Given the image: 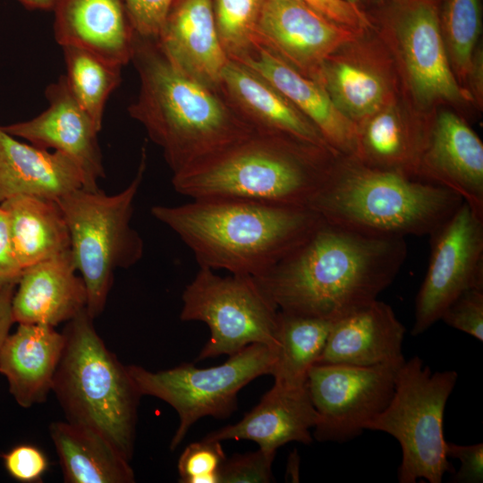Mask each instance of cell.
<instances>
[{"label": "cell", "mask_w": 483, "mask_h": 483, "mask_svg": "<svg viewBox=\"0 0 483 483\" xmlns=\"http://www.w3.org/2000/svg\"><path fill=\"white\" fill-rule=\"evenodd\" d=\"M407 255L405 238L368 235L322 220L254 278L278 309L335 321L377 300Z\"/></svg>", "instance_id": "6da1fadb"}, {"label": "cell", "mask_w": 483, "mask_h": 483, "mask_svg": "<svg viewBox=\"0 0 483 483\" xmlns=\"http://www.w3.org/2000/svg\"><path fill=\"white\" fill-rule=\"evenodd\" d=\"M151 215L174 231L199 267L258 277L322 222L308 207L205 198L153 206Z\"/></svg>", "instance_id": "7a4b0ae2"}, {"label": "cell", "mask_w": 483, "mask_h": 483, "mask_svg": "<svg viewBox=\"0 0 483 483\" xmlns=\"http://www.w3.org/2000/svg\"><path fill=\"white\" fill-rule=\"evenodd\" d=\"M131 61L140 89L129 114L161 148L173 174L255 131L217 90L173 65L155 38L135 33Z\"/></svg>", "instance_id": "3957f363"}, {"label": "cell", "mask_w": 483, "mask_h": 483, "mask_svg": "<svg viewBox=\"0 0 483 483\" xmlns=\"http://www.w3.org/2000/svg\"><path fill=\"white\" fill-rule=\"evenodd\" d=\"M339 154L298 139L253 131L174 174L176 192L308 207Z\"/></svg>", "instance_id": "277c9868"}, {"label": "cell", "mask_w": 483, "mask_h": 483, "mask_svg": "<svg viewBox=\"0 0 483 483\" xmlns=\"http://www.w3.org/2000/svg\"><path fill=\"white\" fill-rule=\"evenodd\" d=\"M463 202L455 192L338 155L308 205L332 225L380 237L429 235Z\"/></svg>", "instance_id": "5b68a950"}, {"label": "cell", "mask_w": 483, "mask_h": 483, "mask_svg": "<svg viewBox=\"0 0 483 483\" xmlns=\"http://www.w3.org/2000/svg\"><path fill=\"white\" fill-rule=\"evenodd\" d=\"M93 320L85 309L67 321L52 391L67 421L96 431L131 461L141 394Z\"/></svg>", "instance_id": "8992f818"}, {"label": "cell", "mask_w": 483, "mask_h": 483, "mask_svg": "<svg viewBox=\"0 0 483 483\" xmlns=\"http://www.w3.org/2000/svg\"><path fill=\"white\" fill-rule=\"evenodd\" d=\"M146 166L143 147L137 173L122 191L107 195L99 189L80 188L56 199L69 229L75 267L86 285V309L93 319L106 307L114 271L132 267L143 256V240L131 219Z\"/></svg>", "instance_id": "52a82bcc"}, {"label": "cell", "mask_w": 483, "mask_h": 483, "mask_svg": "<svg viewBox=\"0 0 483 483\" xmlns=\"http://www.w3.org/2000/svg\"><path fill=\"white\" fill-rule=\"evenodd\" d=\"M457 379L455 370L431 372L413 356L400 367L386 407L367 424L366 429L385 432L398 441L400 483H440L446 472H454L445 451L444 414Z\"/></svg>", "instance_id": "ba28073f"}, {"label": "cell", "mask_w": 483, "mask_h": 483, "mask_svg": "<svg viewBox=\"0 0 483 483\" xmlns=\"http://www.w3.org/2000/svg\"><path fill=\"white\" fill-rule=\"evenodd\" d=\"M275 361L272 348L252 343L216 367L199 369L182 363L156 372L137 365L127 369L141 396L157 397L178 413L179 426L170 443L174 451L198 419L230 416L236 409L240 390L260 376L271 375Z\"/></svg>", "instance_id": "9c48e42d"}, {"label": "cell", "mask_w": 483, "mask_h": 483, "mask_svg": "<svg viewBox=\"0 0 483 483\" xmlns=\"http://www.w3.org/2000/svg\"><path fill=\"white\" fill-rule=\"evenodd\" d=\"M182 321L208 325L210 338L197 360L228 356L252 343L277 347L278 309L248 275H217L199 267L182 295Z\"/></svg>", "instance_id": "30bf717a"}, {"label": "cell", "mask_w": 483, "mask_h": 483, "mask_svg": "<svg viewBox=\"0 0 483 483\" xmlns=\"http://www.w3.org/2000/svg\"><path fill=\"white\" fill-rule=\"evenodd\" d=\"M404 361L368 367L314 364L306 382L318 413L314 437L343 443L359 436L388 404Z\"/></svg>", "instance_id": "8fae6325"}, {"label": "cell", "mask_w": 483, "mask_h": 483, "mask_svg": "<svg viewBox=\"0 0 483 483\" xmlns=\"http://www.w3.org/2000/svg\"><path fill=\"white\" fill-rule=\"evenodd\" d=\"M430 236V257L415 299L411 335L427 331L461 293L483 288V219L464 201Z\"/></svg>", "instance_id": "7c38bea8"}, {"label": "cell", "mask_w": 483, "mask_h": 483, "mask_svg": "<svg viewBox=\"0 0 483 483\" xmlns=\"http://www.w3.org/2000/svg\"><path fill=\"white\" fill-rule=\"evenodd\" d=\"M359 30L299 0H265L256 38L303 75L317 80L324 62L353 42Z\"/></svg>", "instance_id": "4fadbf2b"}, {"label": "cell", "mask_w": 483, "mask_h": 483, "mask_svg": "<svg viewBox=\"0 0 483 483\" xmlns=\"http://www.w3.org/2000/svg\"><path fill=\"white\" fill-rule=\"evenodd\" d=\"M45 95L48 106L41 114L0 127L33 146L68 156L83 174V189L98 190V181L106 177L97 138L100 130L75 98L64 74L47 87Z\"/></svg>", "instance_id": "5bb4252c"}, {"label": "cell", "mask_w": 483, "mask_h": 483, "mask_svg": "<svg viewBox=\"0 0 483 483\" xmlns=\"http://www.w3.org/2000/svg\"><path fill=\"white\" fill-rule=\"evenodd\" d=\"M397 20V38L409 85L423 106L470 96L452 71L434 0H404Z\"/></svg>", "instance_id": "9a60e30c"}, {"label": "cell", "mask_w": 483, "mask_h": 483, "mask_svg": "<svg viewBox=\"0 0 483 483\" xmlns=\"http://www.w3.org/2000/svg\"><path fill=\"white\" fill-rule=\"evenodd\" d=\"M417 179L455 192L483 219V144L455 114L440 113L432 123Z\"/></svg>", "instance_id": "2e32d148"}, {"label": "cell", "mask_w": 483, "mask_h": 483, "mask_svg": "<svg viewBox=\"0 0 483 483\" xmlns=\"http://www.w3.org/2000/svg\"><path fill=\"white\" fill-rule=\"evenodd\" d=\"M233 61L247 66L281 92L318 128L333 150L354 156L358 125L339 112L319 82L301 73L256 36L251 49Z\"/></svg>", "instance_id": "e0dca14e"}, {"label": "cell", "mask_w": 483, "mask_h": 483, "mask_svg": "<svg viewBox=\"0 0 483 483\" xmlns=\"http://www.w3.org/2000/svg\"><path fill=\"white\" fill-rule=\"evenodd\" d=\"M155 39L173 65L217 90L230 59L218 38L213 0H174Z\"/></svg>", "instance_id": "ac0fdd59"}, {"label": "cell", "mask_w": 483, "mask_h": 483, "mask_svg": "<svg viewBox=\"0 0 483 483\" xmlns=\"http://www.w3.org/2000/svg\"><path fill=\"white\" fill-rule=\"evenodd\" d=\"M217 91L255 131L286 135L333 150L318 128L295 106L242 64L229 60Z\"/></svg>", "instance_id": "d6986e66"}, {"label": "cell", "mask_w": 483, "mask_h": 483, "mask_svg": "<svg viewBox=\"0 0 483 483\" xmlns=\"http://www.w3.org/2000/svg\"><path fill=\"white\" fill-rule=\"evenodd\" d=\"M54 35L62 47H75L123 66L131 61L135 31L123 0H55Z\"/></svg>", "instance_id": "ffe728a7"}, {"label": "cell", "mask_w": 483, "mask_h": 483, "mask_svg": "<svg viewBox=\"0 0 483 483\" xmlns=\"http://www.w3.org/2000/svg\"><path fill=\"white\" fill-rule=\"evenodd\" d=\"M404 334L392 307L377 299L334 321L315 364L368 367L403 361Z\"/></svg>", "instance_id": "44dd1931"}, {"label": "cell", "mask_w": 483, "mask_h": 483, "mask_svg": "<svg viewBox=\"0 0 483 483\" xmlns=\"http://www.w3.org/2000/svg\"><path fill=\"white\" fill-rule=\"evenodd\" d=\"M71 250L23 269L12 311L14 323L55 326L87 306V289L76 274Z\"/></svg>", "instance_id": "7402d4cb"}, {"label": "cell", "mask_w": 483, "mask_h": 483, "mask_svg": "<svg viewBox=\"0 0 483 483\" xmlns=\"http://www.w3.org/2000/svg\"><path fill=\"white\" fill-rule=\"evenodd\" d=\"M318 413L307 386L288 387L274 384L260 402L237 423L221 428L204 438L223 441L247 439L256 442L267 453H275L290 442L309 445L310 429Z\"/></svg>", "instance_id": "603a6c76"}, {"label": "cell", "mask_w": 483, "mask_h": 483, "mask_svg": "<svg viewBox=\"0 0 483 483\" xmlns=\"http://www.w3.org/2000/svg\"><path fill=\"white\" fill-rule=\"evenodd\" d=\"M84 184L71 157L23 143L0 127V203L17 195L56 200Z\"/></svg>", "instance_id": "cb8c5ba5"}, {"label": "cell", "mask_w": 483, "mask_h": 483, "mask_svg": "<svg viewBox=\"0 0 483 483\" xmlns=\"http://www.w3.org/2000/svg\"><path fill=\"white\" fill-rule=\"evenodd\" d=\"M64 346V335L45 324H19L0 353V373L23 407L46 401Z\"/></svg>", "instance_id": "d4e9b609"}, {"label": "cell", "mask_w": 483, "mask_h": 483, "mask_svg": "<svg viewBox=\"0 0 483 483\" xmlns=\"http://www.w3.org/2000/svg\"><path fill=\"white\" fill-rule=\"evenodd\" d=\"M431 127L407 121L389 104L358 125L357 148L352 157L369 167L417 179Z\"/></svg>", "instance_id": "484cf974"}, {"label": "cell", "mask_w": 483, "mask_h": 483, "mask_svg": "<svg viewBox=\"0 0 483 483\" xmlns=\"http://www.w3.org/2000/svg\"><path fill=\"white\" fill-rule=\"evenodd\" d=\"M0 208L23 269L71 250L69 229L56 200L17 195L2 201Z\"/></svg>", "instance_id": "4316f807"}, {"label": "cell", "mask_w": 483, "mask_h": 483, "mask_svg": "<svg viewBox=\"0 0 483 483\" xmlns=\"http://www.w3.org/2000/svg\"><path fill=\"white\" fill-rule=\"evenodd\" d=\"M49 433L59 457L64 482L135 481L130 461L96 431L69 421H56L50 425Z\"/></svg>", "instance_id": "83f0119b"}, {"label": "cell", "mask_w": 483, "mask_h": 483, "mask_svg": "<svg viewBox=\"0 0 483 483\" xmlns=\"http://www.w3.org/2000/svg\"><path fill=\"white\" fill-rule=\"evenodd\" d=\"M317 81L339 112L357 125L391 104L388 83L377 69L336 53L324 62Z\"/></svg>", "instance_id": "f1b7e54d"}, {"label": "cell", "mask_w": 483, "mask_h": 483, "mask_svg": "<svg viewBox=\"0 0 483 483\" xmlns=\"http://www.w3.org/2000/svg\"><path fill=\"white\" fill-rule=\"evenodd\" d=\"M334 321L278 310L277 347L271 375L276 385L306 386L309 369L320 357Z\"/></svg>", "instance_id": "f546056e"}, {"label": "cell", "mask_w": 483, "mask_h": 483, "mask_svg": "<svg viewBox=\"0 0 483 483\" xmlns=\"http://www.w3.org/2000/svg\"><path fill=\"white\" fill-rule=\"evenodd\" d=\"M62 48L68 85L80 105L101 130L106 101L121 82L122 66L81 48Z\"/></svg>", "instance_id": "4dcf8cb0"}, {"label": "cell", "mask_w": 483, "mask_h": 483, "mask_svg": "<svg viewBox=\"0 0 483 483\" xmlns=\"http://www.w3.org/2000/svg\"><path fill=\"white\" fill-rule=\"evenodd\" d=\"M480 24L479 0L446 1L442 32L450 64L462 78L468 77L471 68Z\"/></svg>", "instance_id": "1f68e13d"}, {"label": "cell", "mask_w": 483, "mask_h": 483, "mask_svg": "<svg viewBox=\"0 0 483 483\" xmlns=\"http://www.w3.org/2000/svg\"><path fill=\"white\" fill-rule=\"evenodd\" d=\"M265 0H213L218 38L228 58L234 60L248 53Z\"/></svg>", "instance_id": "d6a6232c"}, {"label": "cell", "mask_w": 483, "mask_h": 483, "mask_svg": "<svg viewBox=\"0 0 483 483\" xmlns=\"http://www.w3.org/2000/svg\"><path fill=\"white\" fill-rule=\"evenodd\" d=\"M220 441L203 438L186 446L177 469L180 482L219 483V470L225 461Z\"/></svg>", "instance_id": "836d02e7"}, {"label": "cell", "mask_w": 483, "mask_h": 483, "mask_svg": "<svg viewBox=\"0 0 483 483\" xmlns=\"http://www.w3.org/2000/svg\"><path fill=\"white\" fill-rule=\"evenodd\" d=\"M275 454L258 448L225 459L219 470V483L273 482L272 463Z\"/></svg>", "instance_id": "e575fe53"}, {"label": "cell", "mask_w": 483, "mask_h": 483, "mask_svg": "<svg viewBox=\"0 0 483 483\" xmlns=\"http://www.w3.org/2000/svg\"><path fill=\"white\" fill-rule=\"evenodd\" d=\"M440 320L482 342L483 288H470L461 293L447 306Z\"/></svg>", "instance_id": "d590c367"}, {"label": "cell", "mask_w": 483, "mask_h": 483, "mask_svg": "<svg viewBox=\"0 0 483 483\" xmlns=\"http://www.w3.org/2000/svg\"><path fill=\"white\" fill-rule=\"evenodd\" d=\"M2 458L10 477L23 483L41 481L48 469L46 454L30 444L17 445L2 454Z\"/></svg>", "instance_id": "8d00e7d4"}, {"label": "cell", "mask_w": 483, "mask_h": 483, "mask_svg": "<svg viewBox=\"0 0 483 483\" xmlns=\"http://www.w3.org/2000/svg\"><path fill=\"white\" fill-rule=\"evenodd\" d=\"M174 0H123L134 31L157 38Z\"/></svg>", "instance_id": "74e56055"}, {"label": "cell", "mask_w": 483, "mask_h": 483, "mask_svg": "<svg viewBox=\"0 0 483 483\" xmlns=\"http://www.w3.org/2000/svg\"><path fill=\"white\" fill-rule=\"evenodd\" d=\"M446 455L458 459L461 467L453 472L451 482L481 483L483 481V444L457 445L446 441Z\"/></svg>", "instance_id": "f35d334b"}, {"label": "cell", "mask_w": 483, "mask_h": 483, "mask_svg": "<svg viewBox=\"0 0 483 483\" xmlns=\"http://www.w3.org/2000/svg\"><path fill=\"white\" fill-rule=\"evenodd\" d=\"M341 25L361 30L369 23L365 13L344 0H299Z\"/></svg>", "instance_id": "ab89813d"}, {"label": "cell", "mask_w": 483, "mask_h": 483, "mask_svg": "<svg viewBox=\"0 0 483 483\" xmlns=\"http://www.w3.org/2000/svg\"><path fill=\"white\" fill-rule=\"evenodd\" d=\"M21 267L10 238L6 216L0 208V290L12 283H18Z\"/></svg>", "instance_id": "60d3db41"}, {"label": "cell", "mask_w": 483, "mask_h": 483, "mask_svg": "<svg viewBox=\"0 0 483 483\" xmlns=\"http://www.w3.org/2000/svg\"><path fill=\"white\" fill-rule=\"evenodd\" d=\"M17 283H12L0 290V353L3 344L14 323L12 311L13 297Z\"/></svg>", "instance_id": "b9f144b4"}, {"label": "cell", "mask_w": 483, "mask_h": 483, "mask_svg": "<svg viewBox=\"0 0 483 483\" xmlns=\"http://www.w3.org/2000/svg\"><path fill=\"white\" fill-rule=\"evenodd\" d=\"M22 5L32 10H52L55 0H18Z\"/></svg>", "instance_id": "7bdbcfd3"}, {"label": "cell", "mask_w": 483, "mask_h": 483, "mask_svg": "<svg viewBox=\"0 0 483 483\" xmlns=\"http://www.w3.org/2000/svg\"><path fill=\"white\" fill-rule=\"evenodd\" d=\"M344 1L347 2L348 4H350L351 5H352L353 7L360 9V7H359V1L360 0H344Z\"/></svg>", "instance_id": "ee69618b"}, {"label": "cell", "mask_w": 483, "mask_h": 483, "mask_svg": "<svg viewBox=\"0 0 483 483\" xmlns=\"http://www.w3.org/2000/svg\"><path fill=\"white\" fill-rule=\"evenodd\" d=\"M402 2H403L404 0H401Z\"/></svg>", "instance_id": "f6af8a7d"}, {"label": "cell", "mask_w": 483, "mask_h": 483, "mask_svg": "<svg viewBox=\"0 0 483 483\" xmlns=\"http://www.w3.org/2000/svg\"><path fill=\"white\" fill-rule=\"evenodd\" d=\"M435 1V0H434Z\"/></svg>", "instance_id": "bcb514c9"}]
</instances>
